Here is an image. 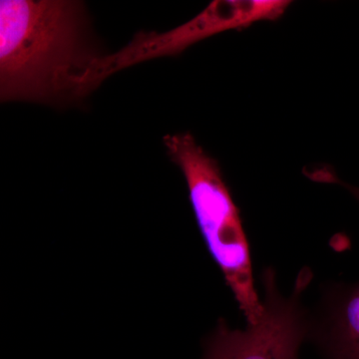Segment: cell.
<instances>
[{"label": "cell", "instance_id": "obj_6", "mask_svg": "<svg viewBox=\"0 0 359 359\" xmlns=\"http://www.w3.org/2000/svg\"><path fill=\"white\" fill-rule=\"evenodd\" d=\"M309 177L314 181L323 182V183L327 184H335V185L341 186L342 188L346 189L351 193L354 199L358 201L359 203V186L351 185V184L346 183V182L342 181L341 179L337 176L334 171L332 169H316L314 171L309 172Z\"/></svg>", "mask_w": 359, "mask_h": 359}, {"label": "cell", "instance_id": "obj_1", "mask_svg": "<svg viewBox=\"0 0 359 359\" xmlns=\"http://www.w3.org/2000/svg\"><path fill=\"white\" fill-rule=\"evenodd\" d=\"M90 42L83 2L0 1V98L60 104L87 96L100 55Z\"/></svg>", "mask_w": 359, "mask_h": 359}, {"label": "cell", "instance_id": "obj_3", "mask_svg": "<svg viewBox=\"0 0 359 359\" xmlns=\"http://www.w3.org/2000/svg\"><path fill=\"white\" fill-rule=\"evenodd\" d=\"M311 280V271L302 269L294 289L285 295L278 287L276 269H264L261 320L257 325H247L245 330L231 328L219 320L205 340L203 359H299L309 327V309L302 297Z\"/></svg>", "mask_w": 359, "mask_h": 359}, {"label": "cell", "instance_id": "obj_2", "mask_svg": "<svg viewBox=\"0 0 359 359\" xmlns=\"http://www.w3.org/2000/svg\"><path fill=\"white\" fill-rule=\"evenodd\" d=\"M164 145L185 178L189 200L201 233L230 287L248 325L264 314L252 271L249 241L219 163L201 147L192 134H169Z\"/></svg>", "mask_w": 359, "mask_h": 359}, {"label": "cell", "instance_id": "obj_5", "mask_svg": "<svg viewBox=\"0 0 359 359\" xmlns=\"http://www.w3.org/2000/svg\"><path fill=\"white\" fill-rule=\"evenodd\" d=\"M308 342L321 359H359V282L323 285L309 311Z\"/></svg>", "mask_w": 359, "mask_h": 359}, {"label": "cell", "instance_id": "obj_4", "mask_svg": "<svg viewBox=\"0 0 359 359\" xmlns=\"http://www.w3.org/2000/svg\"><path fill=\"white\" fill-rule=\"evenodd\" d=\"M292 2L287 0H218L193 20L164 33L139 32L119 50L125 68L154 58L176 56L194 44L219 33L245 29L261 21L282 18Z\"/></svg>", "mask_w": 359, "mask_h": 359}]
</instances>
